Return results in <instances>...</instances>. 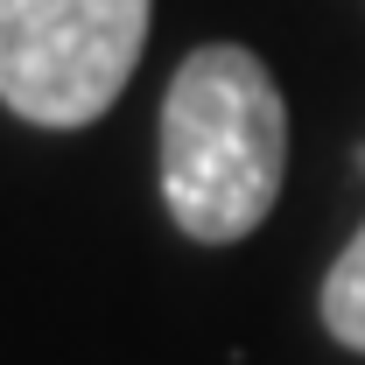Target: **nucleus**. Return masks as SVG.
I'll list each match as a JSON object with an SVG mask.
<instances>
[{
    "label": "nucleus",
    "mask_w": 365,
    "mask_h": 365,
    "mask_svg": "<svg viewBox=\"0 0 365 365\" xmlns=\"http://www.w3.org/2000/svg\"><path fill=\"white\" fill-rule=\"evenodd\" d=\"M323 330H330L337 344L365 351V225H359V239L337 253V267L323 274Z\"/></svg>",
    "instance_id": "7ed1b4c3"
},
{
    "label": "nucleus",
    "mask_w": 365,
    "mask_h": 365,
    "mask_svg": "<svg viewBox=\"0 0 365 365\" xmlns=\"http://www.w3.org/2000/svg\"><path fill=\"white\" fill-rule=\"evenodd\" d=\"M288 106L267 63L239 43L190 49L162 98V204L197 246H232L281 197Z\"/></svg>",
    "instance_id": "f257e3e1"
},
{
    "label": "nucleus",
    "mask_w": 365,
    "mask_h": 365,
    "mask_svg": "<svg viewBox=\"0 0 365 365\" xmlns=\"http://www.w3.org/2000/svg\"><path fill=\"white\" fill-rule=\"evenodd\" d=\"M155 0H0V106L29 127H91L134 78Z\"/></svg>",
    "instance_id": "f03ea898"
}]
</instances>
